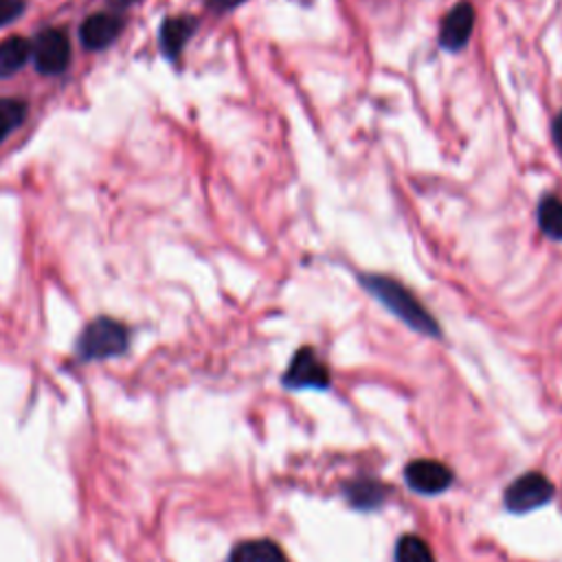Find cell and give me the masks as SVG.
<instances>
[{"mask_svg": "<svg viewBox=\"0 0 562 562\" xmlns=\"http://www.w3.org/2000/svg\"><path fill=\"white\" fill-rule=\"evenodd\" d=\"M31 55V44L24 37H7L0 42V77L18 72Z\"/></svg>", "mask_w": 562, "mask_h": 562, "instance_id": "7c38bea8", "label": "cell"}, {"mask_svg": "<svg viewBox=\"0 0 562 562\" xmlns=\"http://www.w3.org/2000/svg\"><path fill=\"white\" fill-rule=\"evenodd\" d=\"M474 29V9L470 2H457L441 20L439 44L443 50L459 53L465 48Z\"/></svg>", "mask_w": 562, "mask_h": 562, "instance_id": "52a82bcc", "label": "cell"}, {"mask_svg": "<svg viewBox=\"0 0 562 562\" xmlns=\"http://www.w3.org/2000/svg\"><path fill=\"white\" fill-rule=\"evenodd\" d=\"M204 2H206V7L213 9V11H231V9L239 7V4L246 2V0H204Z\"/></svg>", "mask_w": 562, "mask_h": 562, "instance_id": "e0dca14e", "label": "cell"}, {"mask_svg": "<svg viewBox=\"0 0 562 562\" xmlns=\"http://www.w3.org/2000/svg\"><path fill=\"white\" fill-rule=\"evenodd\" d=\"M342 496L351 507L360 512H373L386 501L389 487L380 479L356 476L342 483Z\"/></svg>", "mask_w": 562, "mask_h": 562, "instance_id": "ba28073f", "label": "cell"}, {"mask_svg": "<svg viewBox=\"0 0 562 562\" xmlns=\"http://www.w3.org/2000/svg\"><path fill=\"white\" fill-rule=\"evenodd\" d=\"M555 496L553 483L536 470L516 476L503 492V505L509 514H529L544 507Z\"/></svg>", "mask_w": 562, "mask_h": 562, "instance_id": "3957f363", "label": "cell"}, {"mask_svg": "<svg viewBox=\"0 0 562 562\" xmlns=\"http://www.w3.org/2000/svg\"><path fill=\"white\" fill-rule=\"evenodd\" d=\"M551 136H553V143H555V147L560 149V154H562V112L553 119V125H551Z\"/></svg>", "mask_w": 562, "mask_h": 562, "instance_id": "ac0fdd59", "label": "cell"}, {"mask_svg": "<svg viewBox=\"0 0 562 562\" xmlns=\"http://www.w3.org/2000/svg\"><path fill=\"white\" fill-rule=\"evenodd\" d=\"M358 281L373 299H378L404 325H408L411 329L424 336L441 338V327L437 318L424 307V303L404 283L386 274H360Z\"/></svg>", "mask_w": 562, "mask_h": 562, "instance_id": "6da1fadb", "label": "cell"}, {"mask_svg": "<svg viewBox=\"0 0 562 562\" xmlns=\"http://www.w3.org/2000/svg\"><path fill=\"white\" fill-rule=\"evenodd\" d=\"M228 562H290L285 551L270 538H250L237 542L231 553Z\"/></svg>", "mask_w": 562, "mask_h": 562, "instance_id": "8fae6325", "label": "cell"}, {"mask_svg": "<svg viewBox=\"0 0 562 562\" xmlns=\"http://www.w3.org/2000/svg\"><path fill=\"white\" fill-rule=\"evenodd\" d=\"M195 24H198V20L191 15H173L160 24L158 42H160V50L167 59L176 61L180 57L184 44L189 42V37L195 31Z\"/></svg>", "mask_w": 562, "mask_h": 562, "instance_id": "30bf717a", "label": "cell"}, {"mask_svg": "<svg viewBox=\"0 0 562 562\" xmlns=\"http://www.w3.org/2000/svg\"><path fill=\"white\" fill-rule=\"evenodd\" d=\"M404 481L413 492L424 496H435L446 492L452 485L454 474L446 463L437 459H415L406 463Z\"/></svg>", "mask_w": 562, "mask_h": 562, "instance_id": "5b68a950", "label": "cell"}, {"mask_svg": "<svg viewBox=\"0 0 562 562\" xmlns=\"http://www.w3.org/2000/svg\"><path fill=\"white\" fill-rule=\"evenodd\" d=\"M35 68L42 75H59L70 64V44L64 31L44 29L33 44Z\"/></svg>", "mask_w": 562, "mask_h": 562, "instance_id": "8992f818", "label": "cell"}, {"mask_svg": "<svg viewBox=\"0 0 562 562\" xmlns=\"http://www.w3.org/2000/svg\"><path fill=\"white\" fill-rule=\"evenodd\" d=\"M24 11V0H0V26L13 22Z\"/></svg>", "mask_w": 562, "mask_h": 562, "instance_id": "2e32d148", "label": "cell"}, {"mask_svg": "<svg viewBox=\"0 0 562 562\" xmlns=\"http://www.w3.org/2000/svg\"><path fill=\"white\" fill-rule=\"evenodd\" d=\"M395 562H437L430 544L417 533H404L395 542Z\"/></svg>", "mask_w": 562, "mask_h": 562, "instance_id": "4fadbf2b", "label": "cell"}, {"mask_svg": "<svg viewBox=\"0 0 562 562\" xmlns=\"http://www.w3.org/2000/svg\"><path fill=\"white\" fill-rule=\"evenodd\" d=\"M536 217H538L540 231L547 237L562 241V200L560 198H555V195L542 198L538 204Z\"/></svg>", "mask_w": 562, "mask_h": 562, "instance_id": "5bb4252c", "label": "cell"}, {"mask_svg": "<svg viewBox=\"0 0 562 562\" xmlns=\"http://www.w3.org/2000/svg\"><path fill=\"white\" fill-rule=\"evenodd\" d=\"M121 20L116 15H110V13H92L88 15L83 22H81V29H79V37H81V44L90 50H99V48H105L110 46L116 35L121 33Z\"/></svg>", "mask_w": 562, "mask_h": 562, "instance_id": "9c48e42d", "label": "cell"}, {"mask_svg": "<svg viewBox=\"0 0 562 562\" xmlns=\"http://www.w3.org/2000/svg\"><path fill=\"white\" fill-rule=\"evenodd\" d=\"M125 349L127 329L108 316L90 321L77 340V356L81 360H105L121 356Z\"/></svg>", "mask_w": 562, "mask_h": 562, "instance_id": "7a4b0ae2", "label": "cell"}, {"mask_svg": "<svg viewBox=\"0 0 562 562\" xmlns=\"http://www.w3.org/2000/svg\"><path fill=\"white\" fill-rule=\"evenodd\" d=\"M26 103L20 99H0V143L24 121Z\"/></svg>", "mask_w": 562, "mask_h": 562, "instance_id": "9a60e30c", "label": "cell"}, {"mask_svg": "<svg viewBox=\"0 0 562 562\" xmlns=\"http://www.w3.org/2000/svg\"><path fill=\"white\" fill-rule=\"evenodd\" d=\"M114 7H127V4H132V2H136V0H110Z\"/></svg>", "mask_w": 562, "mask_h": 562, "instance_id": "d6986e66", "label": "cell"}, {"mask_svg": "<svg viewBox=\"0 0 562 562\" xmlns=\"http://www.w3.org/2000/svg\"><path fill=\"white\" fill-rule=\"evenodd\" d=\"M281 384L292 391L314 389V391H327L331 384V375L327 364L318 358L314 347H299L288 362V369L281 375Z\"/></svg>", "mask_w": 562, "mask_h": 562, "instance_id": "277c9868", "label": "cell"}]
</instances>
